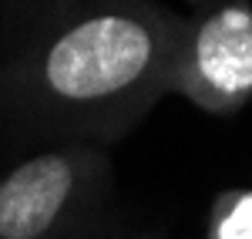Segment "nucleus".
<instances>
[{"mask_svg":"<svg viewBox=\"0 0 252 239\" xmlns=\"http://www.w3.org/2000/svg\"><path fill=\"white\" fill-rule=\"evenodd\" d=\"M115 205L104 145L54 141L0 172V239H97Z\"/></svg>","mask_w":252,"mask_h":239,"instance_id":"nucleus-2","label":"nucleus"},{"mask_svg":"<svg viewBox=\"0 0 252 239\" xmlns=\"http://www.w3.org/2000/svg\"><path fill=\"white\" fill-rule=\"evenodd\" d=\"M47 0H0V47H7L20 31L37 17Z\"/></svg>","mask_w":252,"mask_h":239,"instance_id":"nucleus-5","label":"nucleus"},{"mask_svg":"<svg viewBox=\"0 0 252 239\" xmlns=\"http://www.w3.org/2000/svg\"><path fill=\"white\" fill-rule=\"evenodd\" d=\"M205 239H252V189H225L215 196Z\"/></svg>","mask_w":252,"mask_h":239,"instance_id":"nucleus-4","label":"nucleus"},{"mask_svg":"<svg viewBox=\"0 0 252 239\" xmlns=\"http://www.w3.org/2000/svg\"><path fill=\"white\" fill-rule=\"evenodd\" d=\"M141 239H161V236H141Z\"/></svg>","mask_w":252,"mask_h":239,"instance_id":"nucleus-6","label":"nucleus"},{"mask_svg":"<svg viewBox=\"0 0 252 239\" xmlns=\"http://www.w3.org/2000/svg\"><path fill=\"white\" fill-rule=\"evenodd\" d=\"M178 37L155 0H47L0 47V132L111 148L172 95Z\"/></svg>","mask_w":252,"mask_h":239,"instance_id":"nucleus-1","label":"nucleus"},{"mask_svg":"<svg viewBox=\"0 0 252 239\" xmlns=\"http://www.w3.org/2000/svg\"><path fill=\"white\" fill-rule=\"evenodd\" d=\"M168 88L209 115H235L249 104L252 0H189Z\"/></svg>","mask_w":252,"mask_h":239,"instance_id":"nucleus-3","label":"nucleus"}]
</instances>
